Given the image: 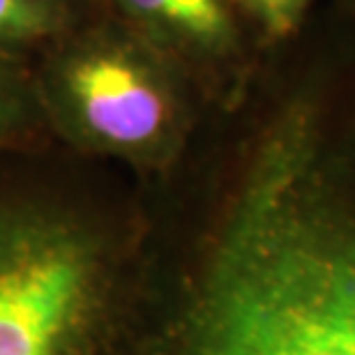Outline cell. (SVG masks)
I'll list each match as a JSON object with an SVG mask.
<instances>
[{
    "label": "cell",
    "instance_id": "obj_1",
    "mask_svg": "<svg viewBox=\"0 0 355 355\" xmlns=\"http://www.w3.org/2000/svg\"><path fill=\"white\" fill-rule=\"evenodd\" d=\"M316 113H257L150 266L130 355H355V205Z\"/></svg>",
    "mask_w": 355,
    "mask_h": 355
},
{
    "label": "cell",
    "instance_id": "obj_3",
    "mask_svg": "<svg viewBox=\"0 0 355 355\" xmlns=\"http://www.w3.org/2000/svg\"><path fill=\"white\" fill-rule=\"evenodd\" d=\"M31 62L53 144L139 184L171 175L212 113L180 67L99 12Z\"/></svg>",
    "mask_w": 355,
    "mask_h": 355
},
{
    "label": "cell",
    "instance_id": "obj_6",
    "mask_svg": "<svg viewBox=\"0 0 355 355\" xmlns=\"http://www.w3.org/2000/svg\"><path fill=\"white\" fill-rule=\"evenodd\" d=\"M92 14V0H0V49L33 58Z\"/></svg>",
    "mask_w": 355,
    "mask_h": 355
},
{
    "label": "cell",
    "instance_id": "obj_4",
    "mask_svg": "<svg viewBox=\"0 0 355 355\" xmlns=\"http://www.w3.org/2000/svg\"><path fill=\"white\" fill-rule=\"evenodd\" d=\"M95 10L146 40L229 111L250 95L270 53L238 0H92Z\"/></svg>",
    "mask_w": 355,
    "mask_h": 355
},
{
    "label": "cell",
    "instance_id": "obj_7",
    "mask_svg": "<svg viewBox=\"0 0 355 355\" xmlns=\"http://www.w3.org/2000/svg\"><path fill=\"white\" fill-rule=\"evenodd\" d=\"M238 5L263 49L272 55L279 46L297 37L316 0H238Z\"/></svg>",
    "mask_w": 355,
    "mask_h": 355
},
{
    "label": "cell",
    "instance_id": "obj_5",
    "mask_svg": "<svg viewBox=\"0 0 355 355\" xmlns=\"http://www.w3.org/2000/svg\"><path fill=\"white\" fill-rule=\"evenodd\" d=\"M55 146L42 116L26 55L0 49V155Z\"/></svg>",
    "mask_w": 355,
    "mask_h": 355
},
{
    "label": "cell",
    "instance_id": "obj_2",
    "mask_svg": "<svg viewBox=\"0 0 355 355\" xmlns=\"http://www.w3.org/2000/svg\"><path fill=\"white\" fill-rule=\"evenodd\" d=\"M148 266L130 175L60 146L0 155V355H130Z\"/></svg>",
    "mask_w": 355,
    "mask_h": 355
}]
</instances>
